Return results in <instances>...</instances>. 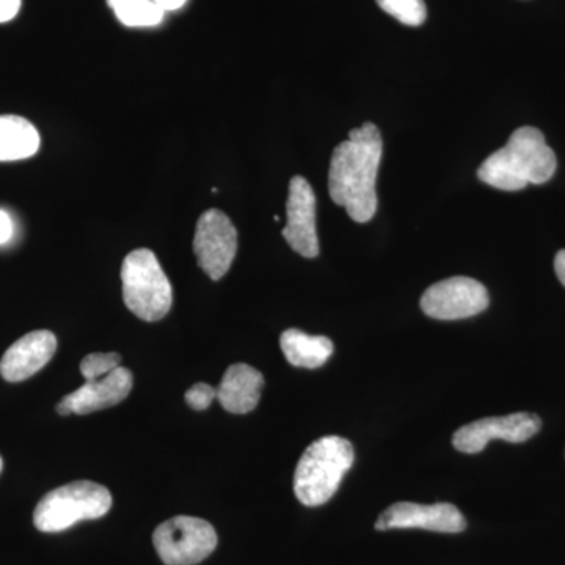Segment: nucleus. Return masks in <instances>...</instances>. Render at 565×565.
Listing matches in <instances>:
<instances>
[{
	"label": "nucleus",
	"instance_id": "obj_9",
	"mask_svg": "<svg viewBox=\"0 0 565 565\" xmlns=\"http://www.w3.org/2000/svg\"><path fill=\"white\" fill-rule=\"evenodd\" d=\"M541 427V418L534 414H526V412L484 418L460 427L452 437V445L457 451L476 455V452H481L492 440L523 444L533 438Z\"/></svg>",
	"mask_w": 565,
	"mask_h": 565
},
{
	"label": "nucleus",
	"instance_id": "obj_16",
	"mask_svg": "<svg viewBox=\"0 0 565 565\" xmlns=\"http://www.w3.org/2000/svg\"><path fill=\"white\" fill-rule=\"evenodd\" d=\"M281 351L286 360L297 367H321L332 356L333 343L327 337H313L300 332L297 329H289L281 333Z\"/></svg>",
	"mask_w": 565,
	"mask_h": 565
},
{
	"label": "nucleus",
	"instance_id": "obj_18",
	"mask_svg": "<svg viewBox=\"0 0 565 565\" xmlns=\"http://www.w3.org/2000/svg\"><path fill=\"white\" fill-rule=\"evenodd\" d=\"M385 13L411 28H418L427 18L424 0H375Z\"/></svg>",
	"mask_w": 565,
	"mask_h": 565
},
{
	"label": "nucleus",
	"instance_id": "obj_13",
	"mask_svg": "<svg viewBox=\"0 0 565 565\" xmlns=\"http://www.w3.org/2000/svg\"><path fill=\"white\" fill-rule=\"evenodd\" d=\"M57 351V338L50 330H35L11 344L0 360V374L11 384L28 381L43 370Z\"/></svg>",
	"mask_w": 565,
	"mask_h": 565
},
{
	"label": "nucleus",
	"instance_id": "obj_8",
	"mask_svg": "<svg viewBox=\"0 0 565 565\" xmlns=\"http://www.w3.org/2000/svg\"><path fill=\"white\" fill-rule=\"evenodd\" d=\"M490 299L486 286L473 278L452 277L435 282L422 297V310L438 321H459L482 313Z\"/></svg>",
	"mask_w": 565,
	"mask_h": 565
},
{
	"label": "nucleus",
	"instance_id": "obj_3",
	"mask_svg": "<svg viewBox=\"0 0 565 565\" xmlns=\"http://www.w3.org/2000/svg\"><path fill=\"white\" fill-rule=\"evenodd\" d=\"M355 452L351 441L337 435L319 438L305 449L294 475V493L308 508L332 500L344 475L351 470Z\"/></svg>",
	"mask_w": 565,
	"mask_h": 565
},
{
	"label": "nucleus",
	"instance_id": "obj_21",
	"mask_svg": "<svg viewBox=\"0 0 565 565\" xmlns=\"http://www.w3.org/2000/svg\"><path fill=\"white\" fill-rule=\"evenodd\" d=\"M21 9V0H0V22H9Z\"/></svg>",
	"mask_w": 565,
	"mask_h": 565
},
{
	"label": "nucleus",
	"instance_id": "obj_11",
	"mask_svg": "<svg viewBox=\"0 0 565 565\" xmlns=\"http://www.w3.org/2000/svg\"><path fill=\"white\" fill-rule=\"evenodd\" d=\"M286 215H288V223L281 232L286 243L303 258H316L319 255L316 195L310 182L302 177H294L289 182Z\"/></svg>",
	"mask_w": 565,
	"mask_h": 565
},
{
	"label": "nucleus",
	"instance_id": "obj_1",
	"mask_svg": "<svg viewBox=\"0 0 565 565\" xmlns=\"http://www.w3.org/2000/svg\"><path fill=\"white\" fill-rule=\"evenodd\" d=\"M384 140L373 122L349 132V139L334 148L329 170V193L356 223H366L377 211L379 167Z\"/></svg>",
	"mask_w": 565,
	"mask_h": 565
},
{
	"label": "nucleus",
	"instance_id": "obj_5",
	"mask_svg": "<svg viewBox=\"0 0 565 565\" xmlns=\"http://www.w3.org/2000/svg\"><path fill=\"white\" fill-rule=\"evenodd\" d=\"M110 508L111 494L106 487L92 481L71 482L41 498L33 525L41 533H62L84 520L102 519Z\"/></svg>",
	"mask_w": 565,
	"mask_h": 565
},
{
	"label": "nucleus",
	"instance_id": "obj_15",
	"mask_svg": "<svg viewBox=\"0 0 565 565\" xmlns=\"http://www.w3.org/2000/svg\"><path fill=\"white\" fill-rule=\"evenodd\" d=\"M40 148L35 126L18 115H0V162L32 158Z\"/></svg>",
	"mask_w": 565,
	"mask_h": 565
},
{
	"label": "nucleus",
	"instance_id": "obj_20",
	"mask_svg": "<svg viewBox=\"0 0 565 565\" xmlns=\"http://www.w3.org/2000/svg\"><path fill=\"white\" fill-rule=\"evenodd\" d=\"M217 399V388L207 384H195L185 393V403L196 412L206 411Z\"/></svg>",
	"mask_w": 565,
	"mask_h": 565
},
{
	"label": "nucleus",
	"instance_id": "obj_19",
	"mask_svg": "<svg viewBox=\"0 0 565 565\" xmlns=\"http://www.w3.org/2000/svg\"><path fill=\"white\" fill-rule=\"evenodd\" d=\"M121 366V356L118 353H90L81 363V373L85 382L98 381L106 377Z\"/></svg>",
	"mask_w": 565,
	"mask_h": 565
},
{
	"label": "nucleus",
	"instance_id": "obj_10",
	"mask_svg": "<svg viewBox=\"0 0 565 565\" xmlns=\"http://www.w3.org/2000/svg\"><path fill=\"white\" fill-rule=\"evenodd\" d=\"M427 530L434 533H462L467 527L462 512L456 505L437 503L424 505L416 503H396L390 505L375 523V530Z\"/></svg>",
	"mask_w": 565,
	"mask_h": 565
},
{
	"label": "nucleus",
	"instance_id": "obj_17",
	"mask_svg": "<svg viewBox=\"0 0 565 565\" xmlns=\"http://www.w3.org/2000/svg\"><path fill=\"white\" fill-rule=\"evenodd\" d=\"M115 17L128 28H152L163 20V11L151 0H107Z\"/></svg>",
	"mask_w": 565,
	"mask_h": 565
},
{
	"label": "nucleus",
	"instance_id": "obj_12",
	"mask_svg": "<svg viewBox=\"0 0 565 565\" xmlns=\"http://www.w3.org/2000/svg\"><path fill=\"white\" fill-rule=\"evenodd\" d=\"M132 385L131 371L120 366L106 377L85 382L79 390L63 397L57 404V412L63 416L88 415L92 412L114 407L129 396Z\"/></svg>",
	"mask_w": 565,
	"mask_h": 565
},
{
	"label": "nucleus",
	"instance_id": "obj_7",
	"mask_svg": "<svg viewBox=\"0 0 565 565\" xmlns=\"http://www.w3.org/2000/svg\"><path fill=\"white\" fill-rule=\"evenodd\" d=\"M193 253L211 280H221L236 258L237 232L225 212L210 210L196 222Z\"/></svg>",
	"mask_w": 565,
	"mask_h": 565
},
{
	"label": "nucleus",
	"instance_id": "obj_23",
	"mask_svg": "<svg viewBox=\"0 0 565 565\" xmlns=\"http://www.w3.org/2000/svg\"><path fill=\"white\" fill-rule=\"evenodd\" d=\"M151 2H154L156 6L163 11H173L180 10L181 7H184V3L188 2V0H151Z\"/></svg>",
	"mask_w": 565,
	"mask_h": 565
},
{
	"label": "nucleus",
	"instance_id": "obj_25",
	"mask_svg": "<svg viewBox=\"0 0 565 565\" xmlns=\"http://www.w3.org/2000/svg\"><path fill=\"white\" fill-rule=\"evenodd\" d=\"M2 468H3V460H2V457H0V473H2Z\"/></svg>",
	"mask_w": 565,
	"mask_h": 565
},
{
	"label": "nucleus",
	"instance_id": "obj_6",
	"mask_svg": "<svg viewBox=\"0 0 565 565\" xmlns=\"http://www.w3.org/2000/svg\"><path fill=\"white\" fill-rule=\"evenodd\" d=\"M152 544L166 565H195L214 552L217 534L206 520L180 515L156 527Z\"/></svg>",
	"mask_w": 565,
	"mask_h": 565
},
{
	"label": "nucleus",
	"instance_id": "obj_24",
	"mask_svg": "<svg viewBox=\"0 0 565 565\" xmlns=\"http://www.w3.org/2000/svg\"><path fill=\"white\" fill-rule=\"evenodd\" d=\"M555 270L557 278L565 286V250L557 253L555 258Z\"/></svg>",
	"mask_w": 565,
	"mask_h": 565
},
{
	"label": "nucleus",
	"instance_id": "obj_2",
	"mask_svg": "<svg viewBox=\"0 0 565 565\" xmlns=\"http://www.w3.org/2000/svg\"><path fill=\"white\" fill-rule=\"evenodd\" d=\"M556 154L544 134L525 126L516 129L508 145L479 167L478 178L500 191H522L527 184H544L556 172Z\"/></svg>",
	"mask_w": 565,
	"mask_h": 565
},
{
	"label": "nucleus",
	"instance_id": "obj_4",
	"mask_svg": "<svg viewBox=\"0 0 565 565\" xmlns=\"http://www.w3.org/2000/svg\"><path fill=\"white\" fill-rule=\"evenodd\" d=\"M122 299L141 321H161L173 305V289L154 253L139 248L121 266Z\"/></svg>",
	"mask_w": 565,
	"mask_h": 565
},
{
	"label": "nucleus",
	"instance_id": "obj_14",
	"mask_svg": "<svg viewBox=\"0 0 565 565\" xmlns=\"http://www.w3.org/2000/svg\"><path fill=\"white\" fill-rule=\"evenodd\" d=\"M264 377L258 370L250 364H232L217 386V401L230 414H248L262 399Z\"/></svg>",
	"mask_w": 565,
	"mask_h": 565
},
{
	"label": "nucleus",
	"instance_id": "obj_22",
	"mask_svg": "<svg viewBox=\"0 0 565 565\" xmlns=\"http://www.w3.org/2000/svg\"><path fill=\"white\" fill-rule=\"evenodd\" d=\"M13 236V222L9 212L0 210V245L9 243Z\"/></svg>",
	"mask_w": 565,
	"mask_h": 565
}]
</instances>
